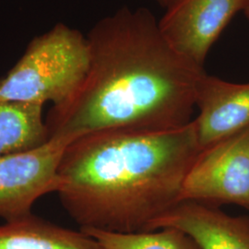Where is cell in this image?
<instances>
[{
  "label": "cell",
  "mask_w": 249,
  "mask_h": 249,
  "mask_svg": "<svg viewBox=\"0 0 249 249\" xmlns=\"http://www.w3.org/2000/svg\"><path fill=\"white\" fill-rule=\"evenodd\" d=\"M87 39L88 71L71 97L47 113L49 140L166 131L192 122L206 72L165 40L150 9L121 8L99 20Z\"/></svg>",
  "instance_id": "1"
},
{
  "label": "cell",
  "mask_w": 249,
  "mask_h": 249,
  "mask_svg": "<svg viewBox=\"0 0 249 249\" xmlns=\"http://www.w3.org/2000/svg\"><path fill=\"white\" fill-rule=\"evenodd\" d=\"M199 151L193 120L166 131L88 134L64 151L56 194L81 230L148 231L180 202Z\"/></svg>",
  "instance_id": "2"
},
{
  "label": "cell",
  "mask_w": 249,
  "mask_h": 249,
  "mask_svg": "<svg viewBox=\"0 0 249 249\" xmlns=\"http://www.w3.org/2000/svg\"><path fill=\"white\" fill-rule=\"evenodd\" d=\"M89 58L87 36L58 23L34 38L18 62L0 79V99L62 105L84 80Z\"/></svg>",
  "instance_id": "3"
},
{
  "label": "cell",
  "mask_w": 249,
  "mask_h": 249,
  "mask_svg": "<svg viewBox=\"0 0 249 249\" xmlns=\"http://www.w3.org/2000/svg\"><path fill=\"white\" fill-rule=\"evenodd\" d=\"M184 200L249 212V126L199 151L182 186Z\"/></svg>",
  "instance_id": "4"
},
{
  "label": "cell",
  "mask_w": 249,
  "mask_h": 249,
  "mask_svg": "<svg viewBox=\"0 0 249 249\" xmlns=\"http://www.w3.org/2000/svg\"><path fill=\"white\" fill-rule=\"evenodd\" d=\"M69 144L50 139L34 150L0 156V218L4 222L33 213L40 197L59 191L58 168Z\"/></svg>",
  "instance_id": "5"
},
{
  "label": "cell",
  "mask_w": 249,
  "mask_h": 249,
  "mask_svg": "<svg viewBox=\"0 0 249 249\" xmlns=\"http://www.w3.org/2000/svg\"><path fill=\"white\" fill-rule=\"evenodd\" d=\"M247 0H175L158 20L178 53L203 67L212 46Z\"/></svg>",
  "instance_id": "6"
},
{
  "label": "cell",
  "mask_w": 249,
  "mask_h": 249,
  "mask_svg": "<svg viewBox=\"0 0 249 249\" xmlns=\"http://www.w3.org/2000/svg\"><path fill=\"white\" fill-rule=\"evenodd\" d=\"M193 119L200 151L249 126V83H233L208 75L196 92Z\"/></svg>",
  "instance_id": "7"
},
{
  "label": "cell",
  "mask_w": 249,
  "mask_h": 249,
  "mask_svg": "<svg viewBox=\"0 0 249 249\" xmlns=\"http://www.w3.org/2000/svg\"><path fill=\"white\" fill-rule=\"evenodd\" d=\"M174 227L201 249H249V215L232 216L220 207L184 200L151 223L149 231Z\"/></svg>",
  "instance_id": "8"
},
{
  "label": "cell",
  "mask_w": 249,
  "mask_h": 249,
  "mask_svg": "<svg viewBox=\"0 0 249 249\" xmlns=\"http://www.w3.org/2000/svg\"><path fill=\"white\" fill-rule=\"evenodd\" d=\"M0 249H103L81 229L76 231L34 213L0 225Z\"/></svg>",
  "instance_id": "9"
},
{
  "label": "cell",
  "mask_w": 249,
  "mask_h": 249,
  "mask_svg": "<svg viewBox=\"0 0 249 249\" xmlns=\"http://www.w3.org/2000/svg\"><path fill=\"white\" fill-rule=\"evenodd\" d=\"M43 108L0 99V156L34 150L49 141Z\"/></svg>",
  "instance_id": "10"
},
{
  "label": "cell",
  "mask_w": 249,
  "mask_h": 249,
  "mask_svg": "<svg viewBox=\"0 0 249 249\" xmlns=\"http://www.w3.org/2000/svg\"><path fill=\"white\" fill-rule=\"evenodd\" d=\"M82 231L92 236L103 249H201L187 232L174 227L138 232Z\"/></svg>",
  "instance_id": "11"
},
{
  "label": "cell",
  "mask_w": 249,
  "mask_h": 249,
  "mask_svg": "<svg viewBox=\"0 0 249 249\" xmlns=\"http://www.w3.org/2000/svg\"><path fill=\"white\" fill-rule=\"evenodd\" d=\"M159 4H160L161 7L167 9L169 7L170 5L175 1V0H156Z\"/></svg>",
  "instance_id": "12"
},
{
  "label": "cell",
  "mask_w": 249,
  "mask_h": 249,
  "mask_svg": "<svg viewBox=\"0 0 249 249\" xmlns=\"http://www.w3.org/2000/svg\"><path fill=\"white\" fill-rule=\"evenodd\" d=\"M243 12L246 14V16H247L249 19V0H247L246 7H245V9L243 10Z\"/></svg>",
  "instance_id": "13"
}]
</instances>
